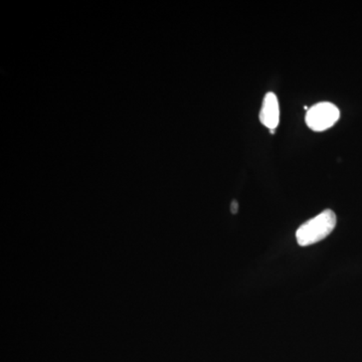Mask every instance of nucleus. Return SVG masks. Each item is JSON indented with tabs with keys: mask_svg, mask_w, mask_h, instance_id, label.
Here are the masks:
<instances>
[{
	"mask_svg": "<svg viewBox=\"0 0 362 362\" xmlns=\"http://www.w3.org/2000/svg\"><path fill=\"white\" fill-rule=\"evenodd\" d=\"M337 218L334 211L325 209L315 218L303 223L296 232L298 244L302 247L310 246L327 238L337 226Z\"/></svg>",
	"mask_w": 362,
	"mask_h": 362,
	"instance_id": "obj_1",
	"label": "nucleus"
},
{
	"mask_svg": "<svg viewBox=\"0 0 362 362\" xmlns=\"http://www.w3.org/2000/svg\"><path fill=\"white\" fill-rule=\"evenodd\" d=\"M339 117V109L334 104L321 102L314 105L307 111L305 121L311 130L322 132L332 127L337 122Z\"/></svg>",
	"mask_w": 362,
	"mask_h": 362,
	"instance_id": "obj_2",
	"label": "nucleus"
},
{
	"mask_svg": "<svg viewBox=\"0 0 362 362\" xmlns=\"http://www.w3.org/2000/svg\"><path fill=\"white\" fill-rule=\"evenodd\" d=\"M259 121L270 130H275L280 122V107L274 93H267L259 112Z\"/></svg>",
	"mask_w": 362,
	"mask_h": 362,
	"instance_id": "obj_3",
	"label": "nucleus"
},
{
	"mask_svg": "<svg viewBox=\"0 0 362 362\" xmlns=\"http://www.w3.org/2000/svg\"><path fill=\"white\" fill-rule=\"evenodd\" d=\"M230 211H232V213L233 214L238 213V211H239V204H238L237 202L233 201L232 202V204H230Z\"/></svg>",
	"mask_w": 362,
	"mask_h": 362,
	"instance_id": "obj_4",
	"label": "nucleus"
}]
</instances>
